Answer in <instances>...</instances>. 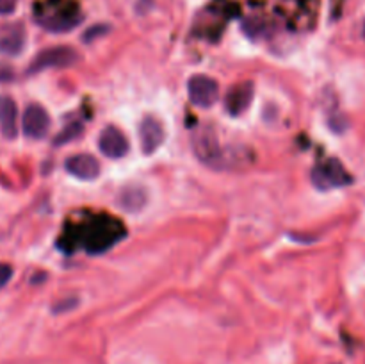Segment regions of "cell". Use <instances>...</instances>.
Listing matches in <instances>:
<instances>
[{"label": "cell", "instance_id": "6da1fadb", "mask_svg": "<svg viewBox=\"0 0 365 364\" xmlns=\"http://www.w3.org/2000/svg\"><path fill=\"white\" fill-rule=\"evenodd\" d=\"M125 234L127 231L118 218L109 214H96L75 228L71 239H66L68 250H73L75 243H78L86 252L96 256L113 248L121 238H125Z\"/></svg>", "mask_w": 365, "mask_h": 364}, {"label": "cell", "instance_id": "7a4b0ae2", "mask_svg": "<svg viewBox=\"0 0 365 364\" xmlns=\"http://www.w3.org/2000/svg\"><path fill=\"white\" fill-rule=\"evenodd\" d=\"M34 20L50 32H66L82 20L81 7L75 0H39L32 7Z\"/></svg>", "mask_w": 365, "mask_h": 364}, {"label": "cell", "instance_id": "3957f363", "mask_svg": "<svg viewBox=\"0 0 365 364\" xmlns=\"http://www.w3.org/2000/svg\"><path fill=\"white\" fill-rule=\"evenodd\" d=\"M191 146L195 156L198 157L203 164H209V166L214 168L223 166L225 150L221 148L216 128H214L212 125H200V127L192 132Z\"/></svg>", "mask_w": 365, "mask_h": 364}, {"label": "cell", "instance_id": "277c9868", "mask_svg": "<svg viewBox=\"0 0 365 364\" xmlns=\"http://www.w3.org/2000/svg\"><path fill=\"white\" fill-rule=\"evenodd\" d=\"M78 61L77 50L70 46H52V49L41 50L31 63L29 74H38L46 68H70Z\"/></svg>", "mask_w": 365, "mask_h": 364}, {"label": "cell", "instance_id": "5b68a950", "mask_svg": "<svg viewBox=\"0 0 365 364\" xmlns=\"http://www.w3.org/2000/svg\"><path fill=\"white\" fill-rule=\"evenodd\" d=\"M187 91L189 98L195 106L203 107H212L214 103L220 98V84L216 82V79L209 77V75H192L187 82Z\"/></svg>", "mask_w": 365, "mask_h": 364}, {"label": "cell", "instance_id": "8992f818", "mask_svg": "<svg viewBox=\"0 0 365 364\" xmlns=\"http://www.w3.org/2000/svg\"><path fill=\"white\" fill-rule=\"evenodd\" d=\"M312 181L319 189H330L351 184V175L337 159H328L314 170Z\"/></svg>", "mask_w": 365, "mask_h": 364}, {"label": "cell", "instance_id": "52a82bcc", "mask_svg": "<svg viewBox=\"0 0 365 364\" xmlns=\"http://www.w3.org/2000/svg\"><path fill=\"white\" fill-rule=\"evenodd\" d=\"M21 128H24V134L31 139L45 138L50 128V116L45 107L39 103L27 106L21 116Z\"/></svg>", "mask_w": 365, "mask_h": 364}, {"label": "cell", "instance_id": "ba28073f", "mask_svg": "<svg viewBox=\"0 0 365 364\" xmlns=\"http://www.w3.org/2000/svg\"><path fill=\"white\" fill-rule=\"evenodd\" d=\"M98 146L102 150L103 156L113 157V159H120L128 152V139L123 132L114 125H109L102 131L98 138Z\"/></svg>", "mask_w": 365, "mask_h": 364}, {"label": "cell", "instance_id": "9c48e42d", "mask_svg": "<svg viewBox=\"0 0 365 364\" xmlns=\"http://www.w3.org/2000/svg\"><path fill=\"white\" fill-rule=\"evenodd\" d=\"M139 138H141V148L146 156L155 152L164 143V127L155 116H145L139 125Z\"/></svg>", "mask_w": 365, "mask_h": 364}, {"label": "cell", "instance_id": "30bf717a", "mask_svg": "<svg viewBox=\"0 0 365 364\" xmlns=\"http://www.w3.org/2000/svg\"><path fill=\"white\" fill-rule=\"evenodd\" d=\"M64 168L70 175H73L75 178H81V181H93L100 175V164L89 153H77V156H71L70 159H66Z\"/></svg>", "mask_w": 365, "mask_h": 364}, {"label": "cell", "instance_id": "8fae6325", "mask_svg": "<svg viewBox=\"0 0 365 364\" xmlns=\"http://www.w3.org/2000/svg\"><path fill=\"white\" fill-rule=\"evenodd\" d=\"M253 98V84L252 82H241L228 89L227 98H225V109L232 114V116H239L248 109Z\"/></svg>", "mask_w": 365, "mask_h": 364}, {"label": "cell", "instance_id": "7c38bea8", "mask_svg": "<svg viewBox=\"0 0 365 364\" xmlns=\"http://www.w3.org/2000/svg\"><path fill=\"white\" fill-rule=\"evenodd\" d=\"M0 131L7 139H14L18 134V109L9 96H0Z\"/></svg>", "mask_w": 365, "mask_h": 364}, {"label": "cell", "instance_id": "4fadbf2b", "mask_svg": "<svg viewBox=\"0 0 365 364\" xmlns=\"http://www.w3.org/2000/svg\"><path fill=\"white\" fill-rule=\"evenodd\" d=\"M146 198H148V193H146V189L143 188V186L132 184V186H127V188L121 189L118 202H120V206L123 207V209L130 211V213H135V211H139L145 207Z\"/></svg>", "mask_w": 365, "mask_h": 364}, {"label": "cell", "instance_id": "5bb4252c", "mask_svg": "<svg viewBox=\"0 0 365 364\" xmlns=\"http://www.w3.org/2000/svg\"><path fill=\"white\" fill-rule=\"evenodd\" d=\"M24 29L20 25L9 27L2 36H0V52L9 54V56H16L21 49H24Z\"/></svg>", "mask_w": 365, "mask_h": 364}, {"label": "cell", "instance_id": "9a60e30c", "mask_svg": "<svg viewBox=\"0 0 365 364\" xmlns=\"http://www.w3.org/2000/svg\"><path fill=\"white\" fill-rule=\"evenodd\" d=\"M78 132H81V125H78V123H71V125H68V127L64 128V131L61 132L59 136H57L56 145H63V143L71 141V139H73L75 136L78 134Z\"/></svg>", "mask_w": 365, "mask_h": 364}, {"label": "cell", "instance_id": "2e32d148", "mask_svg": "<svg viewBox=\"0 0 365 364\" xmlns=\"http://www.w3.org/2000/svg\"><path fill=\"white\" fill-rule=\"evenodd\" d=\"M11 277H13V268L9 264H0V289L9 282Z\"/></svg>", "mask_w": 365, "mask_h": 364}, {"label": "cell", "instance_id": "e0dca14e", "mask_svg": "<svg viewBox=\"0 0 365 364\" xmlns=\"http://www.w3.org/2000/svg\"><path fill=\"white\" fill-rule=\"evenodd\" d=\"M16 9V0H0V14H11Z\"/></svg>", "mask_w": 365, "mask_h": 364}, {"label": "cell", "instance_id": "ac0fdd59", "mask_svg": "<svg viewBox=\"0 0 365 364\" xmlns=\"http://www.w3.org/2000/svg\"><path fill=\"white\" fill-rule=\"evenodd\" d=\"M362 34H364V38H365V21H364V27H362Z\"/></svg>", "mask_w": 365, "mask_h": 364}]
</instances>
